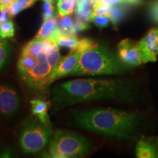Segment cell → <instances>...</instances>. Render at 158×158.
Segmentation results:
<instances>
[{"label":"cell","mask_w":158,"mask_h":158,"mask_svg":"<svg viewBox=\"0 0 158 158\" xmlns=\"http://www.w3.org/2000/svg\"><path fill=\"white\" fill-rule=\"evenodd\" d=\"M135 96L134 86L123 79H76L62 83L51 92L55 110L92 100L130 101Z\"/></svg>","instance_id":"obj_1"},{"label":"cell","mask_w":158,"mask_h":158,"mask_svg":"<svg viewBox=\"0 0 158 158\" xmlns=\"http://www.w3.org/2000/svg\"><path fill=\"white\" fill-rule=\"evenodd\" d=\"M78 127L98 135L130 140L140 132L143 118L141 114L113 108H92L74 112Z\"/></svg>","instance_id":"obj_2"},{"label":"cell","mask_w":158,"mask_h":158,"mask_svg":"<svg viewBox=\"0 0 158 158\" xmlns=\"http://www.w3.org/2000/svg\"><path fill=\"white\" fill-rule=\"evenodd\" d=\"M126 68L107 45L97 43L81 53L78 64L70 76L118 75L124 73Z\"/></svg>","instance_id":"obj_3"},{"label":"cell","mask_w":158,"mask_h":158,"mask_svg":"<svg viewBox=\"0 0 158 158\" xmlns=\"http://www.w3.org/2000/svg\"><path fill=\"white\" fill-rule=\"evenodd\" d=\"M92 149V142L85 136L73 131L58 130L50 143L51 157L55 158L83 157Z\"/></svg>","instance_id":"obj_4"},{"label":"cell","mask_w":158,"mask_h":158,"mask_svg":"<svg viewBox=\"0 0 158 158\" xmlns=\"http://www.w3.org/2000/svg\"><path fill=\"white\" fill-rule=\"evenodd\" d=\"M53 130L51 124H45L38 118L27 121L19 134V144L26 154L43 151L51 143Z\"/></svg>","instance_id":"obj_5"},{"label":"cell","mask_w":158,"mask_h":158,"mask_svg":"<svg viewBox=\"0 0 158 158\" xmlns=\"http://www.w3.org/2000/svg\"><path fill=\"white\" fill-rule=\"evenodd\" d=\"M21 103V97L14 85L0 80V117H13L19 110Z\"/></svg>","instance_id":"obj_6"},{"label":"cell","mask_w":158,"mask_h":158,"mask_svg":"<svg viewBox=\"0 0 158 158\" xmlns=\"http://www.w3.org/2000/svg\"><path fill=\"white\" fill-rule=\"evenodd\" d=\"M117 49L118 58L126 68L137 67L143 63L138 49V42L129 38L122 40Z\"/></svg>","instance_id":"obj_7"},{"label":"cell","mask_w":158,"mask_h":158,"mask_svg":"<svg viewBox=\"0 0 158 158\" xmlns=\"http://www.w3.org/2000/svg\"><path fill=\"white\" fill-rule=\"evenodd\" d=\"M143 63L156 62L158 56V29H152L138 43Z\"/></svg>","instance_id":"obj_8"},{"label":"cell","mask_w":158,"mask_h":158,"mask_svg":"<svg viewBox=\"0 0 158 158\" xmlns=\"http://www.w3.org/2000/svg\"><path fill=\"white\" fill-rule=\"evenodd\" d=\"M80 51L70 53L68 56L61 58L56 66L53 69L49 75L46 83L45 88L50 86L53 82L58 79L66 76H70V73L74 70L78 64L79 57L81 55Z\"/></svg>","instance_id":"obj_9"},{"label":"cell","mask_w":158,"mask_h":158,"mask_svg":"<svg viewBox=\"0 0 158 158\" xmlns=\"http://www.w3.org/2000/svg\"><path fill=\"white\" fill-rule=\"evenodd\" d=\"M48 108L49 103L45 100L35 99L31 101V109L32 114L45 124L50 123L48 113Z\"/></svg>","instance_id":"obj_10"},{"label":"cell","mask_w":158,"mask_h":158,"mask_svg":"<svg viewBox=\"0 0 158 158\" xmlns=\"http://www.w3.org/2000/svg\"><path fill=\"white\" fill-rule=\"evenodd\" d=\"M92 11H93L92 0H76V13L77 19L86 22L91 21Z\"/></svg>","instance_id":"obj_11"},{"label":"cell","mask_w":158,"mask_h":158,"mask_svg":"<svg viewBox=\"0 0 158 158\" xmlns=\"http://www.w3.org/2000/svg\"><path fill=\"white\" fill-rule=\"evenodd\" d=\"M135 155L138 158H155L157 157V150L153 144L143 139L138 143Z\"/></svg>","instance_id":"obj_12"},{"label":"cell","mask_w":158,"mask_h":158,"mask_svg":"<svg viewBox=\"0 0 158 158\" xmlns=\"http://www.w3.org/2000/svg\"><path fill=\"white\" fill-rule=\"evenodd\" d=\"M125 5L126 4H116L110 6L108 15L114 27H116L127 15L128 10Z\"/></svg>","instance_id":"obj_13"},{"label":"cell","mask_w":158,"mask_h":158,"mask_svg":"<svg viewBox=\"0 0 158 158\" xmlns=\"http://www.w3.org/2000/svg\"><path fill=\"white\" fill-rule=\"evenodd\" d=\"M57 27V19L53 17L51 19L44 20L40 29L35 36V38L43 40L48 38L50 35L54 32Z\"/></svg>","instance_id":"obj_14"},{"label":"cell","mask_w":158,"mask_h":158,"mask_svg":"<svg viewBox=\"0 0 158 158\" xmlns=\"http://www.w3.org/2000/svg\"><path fill=\"white\" fill-rule=\"evenodd\" d=\"M11 56V46L7 39H0V70L5 68Z\"/></svg>","instance_id":"obj_15"},{"label":"cell","mask_w":158,"mask_h":158,"mask_svg":"<svg viewBox=\"0 0 158 158\" xmlns=\"http://www.w3.org/2000/svg\"><path fill=\"white\" fill-rule=\"evenodd\" d=\"M38 0H15L8 7L10 13L12 17H14L21 11L31 7Z\"/></svg>","instance_id":"obj_16"},{"label":"cell","mask_w":158,"mask_h":158,"mask_svg":"<svg viewBox=\"0 0 158 158\" xmlns=\"http://www.w3.org/2000/svg\"><path fill=\"white\" fill-rule=\"evenodd\" d=\"M76 0H58L57 1V10L59 18L65 15H71L73 13Z\"/></svg>","instance_id":"obj_17"},{"label":"cell","mask_w":158,"mask_h":158,"mask_svg":"<svg viewBox=\"0 0 158 158\" xmlns=\"http://www.w3.org/2000/svg\"><path fill=\"white\" fill-rule=\"evenodd\" d=\"M15 35V25L11 20L0 23V39L12 38Z\"/></svg>","instance_id":"obj_18"},{"label":"cell","mask_w":158,"mask_h":158,"mask_svg":"<svg viewBox=\"0 0 158 158\" xmlns=\"http://www.w3.org/2000/svg\"><path fill=\"white\" fill-rule=\"evenodd\" d=\"M60 59L61 55L60 52H59V46L56 44V43H54L52 48H51V51L47 54V60H48L49 64H50L52 70L56 66V64H58V62H59Z\"/></svg>","instance_id":"obj_19"},{"label":"cell","mask_w":158,"mask_h":158,"mask_svg":"<svg viewBox=\"0 0 158 158\" xmlns=\"http://www.w3.org/2000/svg\"><path fill=\"white\" fill-rule=\"evenodd\" d=\"M91 21L94 23V24L97 27L100 29H103L107 27L109 25L110 19L108 15H98V16H94L92 18Z\"/></svg>","instance_id":"obj_20"},{"label":"cell","mask_w":158,"mask_h":158,"mask_svg":"<svg viewBox=\"0 0 158 158\" xmlns=\"http://www.w3.org/2000/svg\"><path fill=\"white\" fill-rule=\"evenodd\" d=\"M97 45V43H94V40H91L89 38H83L80 40H78V45H77L76 48L73 51V52H77V51H80L82 52L84 50L92 48V47L94 46ZM70 52V53H73Z\"/></svg>","instance_id":"obj_21"},{"label":"cell","mask_w":158,"mask_h":158,"mask_svg":"<svg viewBox=\"0 0 158 158\" xmlns=\"http://www.w3.org/2000/svg\"><path fill=\"white\" fill-rule=\"evenodd\" d=\"M43 2V20L53 18L54 15V3L49 0H44Z\"/></svg>","instance_id":"obj_22"},{"label":"cell","mask_w":158,"mask_h":158,"mask_svg":"<svg viewBox=\"0 0 158 158\" xmlns=\"http://www.w3.org/2000/svg\"><path fill=\"white\" fill-rule=\"evenodd\" d=\"M89 28V25L86 21H82V20L76 19V21H73L72 27L70 31V33L71 34L76 35L78 31H81L84 30H86Z\"/></svg>","instance_id":"obj_23"},{"label":"cell","mask_w":158,"mask_h":158,"mask_svg":"<svg viewBox=\"0 0 158 158\" xmlns=\"http://www.w3.org/2000/svg\"><path fill=\"white\" fill-rule=\"evenodd\" d=\"M73 23V21L72 18L69 15H65V16L61 18L60 28L65 32L70 33Z\"/></svg>","instance_id":"obj_24"},{"label":"cell","mask_w":158,"mask_h":158,"mask_svg":"<svg viewBox=\"0 0 158 158\" xmlns=\"http://www.w3.org/2000/svg\"><path fill=\"white\" fill-rule=\"evenodd\" d=\"M149 15L152 21L158 22V1L151 4L149 7Z\"/></svg>","instance_id":"obj_25"},{"label":"cell","mask_w":158,"mask_h":158,"mask_svg":"<svg viewBox=\"0 0 158 158\" xmlns=\"http://www.w3.org/2000/svg\"><path fill=\"white\" fill-rule=\"evenodd\" d=\"M12 15L10 13L8 7H5L2 10L0 11V23L5 22V21H9L12 19Z\"/></svg>","instance_id":"obj_26"},{"label":"cell","mask_w":158,"mask_h":158,"mask_svg":"<svg viewBox=\"0 0 158 158\" xmlns=\"http://www.w3.org/2000/svg\"><path fill=\"white\" fill-rule=\"evenodd\" d=\"M142 2V0H127V3L129 5H138Z\"/></svg>","instance_id":"obj_27"},{"label":"cell","mask_w":158,"mask_h":158,"mask_svg":"<svg viewBox=\"0 0 158 158\" xmlns=\"http://www.w3.org/2000/svg\"><path fill=\"white\" fill-rule=\"evenodd\" d=\"M15 1V0H3V5L5 6V7H8Z\"/></svg>","instance_id":"obj_28"},{"label":"cell","mask_w":158,"mask_h":158,"mask_svg":"<svg viewBox=\"0 0 158 158\" xmlns=\"http://www.w3.org/2000/svg\"><path fill=\"white\" fill-rule=\"evenodd\" d=\"M43 1H44V0H43ZM49 1H51V2H53V3H54V2L56 1V0H49Z\"/></svg>","instance_id":"obj_29"},{"label":"cell","mask_w":158,"mask_h":158,"mask_svg":"<svg viewBox=\"0 0 158 158\" xmlns=\"http://www.w3.org/2000/svg\"><path fill=\"white\" fill-rule=\"evenodd\" d=\"M92 1H93V3H94V1H95V0H92Z\"/></svg>","instance_id":"obj_30"},{"label":"cell","mask_w":158,"mask_h":158,"mask_svg":"<svg viewBox=\"0 0 158 158\" xmlns=\"http://www.w3.org/2000/svg\"><path fill=\"white\" fill-rule=\"evenodd\" d=\"M64 1H66V0H64Z\"/></svg>","instance_id":"obj_31"}]
</instances>
